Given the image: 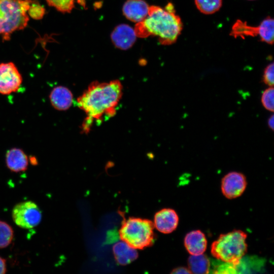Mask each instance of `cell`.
I'll return each instance as SVG.
<instances>
[{"mask_svg":"<svg viewBox=\"0 0 274 274\" xmlns=\"http://www.w3.org/2000/svg\"><path fill=\"white\" fill-rule=\"evenodd\" d=\"M22 82V76L13 62L0 63V94L8 95L15 92Z\"/></svg>","mask_w":274,"mask_h":274,"instance_id":"ba28073f","label":"cell"},{"mask_svg":"<svg viewBox=\"0 0 274 274\" xmlns=\"http://www.w3.org/2000/svg\"><path fill=\"white\" fill-rule=\"evenodd\" d=\"M179 223L176 212L172 209H163L157 212L154 219V226L160 232L170 233L174 231Z\"/></svg>","mask_w":274,"mask_h":274,"instance_id":"8fae6325","label":"cell"},{"mask_svg":"<svg viewBox=\"0 0 274 274\" xmlns=\"http://www.w3.org/2000/svg\"><path fill=\"white\" fill-rule=\"evenodd\" d=\"M48 6L62 13H70L74 8L75 0H45Z\"/></svg>","mask_w":274,"mask_h":274,"instance_id":"ffe728a7","label":"cell"},{"mask_svg":"<svg viewBox=\"0 0 274 274\" xmlns=\"http://www.w3.org/2000/svg\"><path fill=\"white\" fill-rule=\"evenodd\" d=\"M182 29L181 19L176 14L171 3H168L164 8L157 6H149L147 17L136 23L134 28L138 37L156 36L159 43L163 45L175 43Z\"/></svg>","mask_w":274,"mask_h":274,"instance_id":"7a4b0ae2","label":"cell"},{"mask_svg":"<svg viewBox=\"0 0 274 274\" xmlns=\"http://www.w3.org/2000/svg\"><path fill=\"white\" fill-rule=\"evenodd\" d=\"M7 271L6 260L0 257V274H4Z\"/></svg>","mask_w":274,"mask_h":274,"instance_id":"d4e9b609","label":"cell"},{"mask_svg":"<svg viewBox=\"0 0 274 274\" xmlns=\"http://www.w3.org/2000/svg\"><path fill=\"white\" fill-rule=\"evenodd\" d=\"M45 14V9L36 0H30L27 14L31 18L40 20Z\"/></svg>","mask_w":274,"mask_h":274,"instance_id":"44dd1931","label":"cell"},{"mask_svg":"<svg viewBox=\"0 0 274 274\" xmlns=\"http://www.w3.org/2000/svg\"><path fill=\"white\" fill-rule=\"evenodd\" d=\"M30 0H0V37L10 40L17 30L24 29L29 21L27 11Z\"/></svg>","mask_w":274,"mask_h":274,"instance_id":"3957f363","label":"cell"},{"mask_svg":"<svg viewBox=\"0 0 274 274\" xmlns=\"http://www.w3.org/2000/svg\"><path fill=\"white\" fill-rule=\"evenodd\" d=\"M113 251L116 261L122 265L130 263L138 256L135 249L123 241L114 245Z\"/></svg>","mask_w":274,"mask_h":274,"instance_id":"2e32d148","label":"cell"},{"mask_svg":"<svg viewBox=\"0 0 274 274\" xmlns=\"http://www.w3.org/2000/svg\"><path fill=\"white\" fill-rule=\"evenodd\" d=\"M13 237L12 227L6 222L0 221V249L8 247L11 243Z\"/></svg>","mask_w":274,"mask_h":274,"instance_id":"d6986e66","label":"cell"},{"mask_svg":"<svg viewBox=\"0 0 274 274\" xmlns=\"http://www.w3.org/2000/svg\"><path fill=\"white\" fill-rule=\"evenodd\" d=\"M197 9L204 14H212L222 6V0H194Z\"/></svg>","mask_w":274,"mask_h":274,"instance_id":"ac0fdd59","label":"cell"},{"mask_svg":"<svg viewBox=\"0 0 274 274\" xmlns=\"http://www.w3.org/2000/svg\"><path fill=\"white\" fill-rule=\"evenodd\" d=\"M12 215L15 223L24 229H31L37 226L42 219L40 208L31 201L17 204L12 210Z\"/></svg>","mask_w":274,"mask_h":274,"instance_id":"52a82bcc","label":"cell"},{"mask_svg":"<svg viewBox=\"0 0 274 274\" xmlns=\"http://www.w3.org/2000/svg\"><path fill=\"white\" fill-rule=\"evenodd\" d=\"M173 273H191L189 268L185 267H179L173 269Z\"/></svg>","mask_w":274,"mask_h":274,"instance_id":"cb8c5ba5","label":"cell"},{"mask_svg":"<svg viewBox=\"0 0 274 274\" xmlns=\"http://www.w3.org/2000/svg\"><path fill=\"white\" fill-rule=\"evenodd\" d=\"M247 237L240 230L222 234L212 244L211 253L217 259L236 266L247 252Z\"/></svg>","mask_w":274,"mask_h":274,"instance_id":"277c9868","label":"cell"},{"mask_svg":"<svg viewBox=\"0 0 274 274\" xmlns=\"http://www.w3.org/2000/svg\"><path fill=\"white\" fill-rule=\"evenodd\" d=\"M122 95V86L119 80L92 83L77 100L87 116L83 130L87 131L94 121H101L115 115Z\"/></svg>","mask_w":274,"mask_h":274,"instance_id":"6da1fadb","label":"cell"},{"mask_svg":"<svg viewBox=\"0 0 274 274\" xmlns=\"http://www.w3.org/2000/svg\"><path fill=\"white\" fill-rule=\"evenodd\" d=\"M273 115H272L268 119L267 121V124L270 129H271L272 130H273V121H274V118H273Z\"/></svg>","mask_w":274,"mask_h":274,"instance_id":"484cf974","label":"cell"},{"mask_svg":"<svg viewBox=\"0 0 274 274\" xmlns=\"http://www.w3.org/2000/svg\"><path fill=\"white\" fill-rule=\"evenodd\" d=\"M52 106L58 111H65L72 106L73 96L71 91L64 86L54 87L49 95Z\"/></svg>","mask_w":274,"mask_h":274,"instance_id":"4fadbf2b","label":"cell"},{"mask_svg":"<svg viewBox=\"0 0 274 274\" xmlns=\"http://www.w3.org/2000/svg\"><path fill=\"white\" fill-rule=\"evenodd\" d=\"M154 224L148 219L130 217L119 230L120 238L135 249H143L154 242Z\"/></svg>","mask_w":274,"mask_h":274,"instance_id":"5b68a950","label":"cell"},{"mask_svg":"<svg viewBox=\"0 0 274 274\" xmlns=\"http://www.w3.org/2000/svg\"><path fill=\"white\" fill-rule=\"evenodd\" d=\"M149 8V6L144 0H127L123 5L122 11L127 19L138 23L147 17Z\"/></svg>","mask_w":274,"mask_h":274,"instance_id":"7c38bea8","label":"cell"},{"mask_svg":"<svg viewBox=\"0 0 274 274\" xmlns=\"http://www.w3.org/2000/svg\"><path fill=\"white\" fill-rule=\"evenodd\" d=\"M274 21L267 17L257 26L248 25L246 22L237 20L232 27L230 35L235 38L245 37H259L260 40L268 44L273 43Z\"/></svg>","mask_w":274,"mask_h":274,"instance_id":"8992f818","label":"cell"},{"mask_svg":"<svg viewBox=\"0 0 274 274\" xmlns=\"http://www.w3.org/2000/svg\"><path fill=\"white\" fill-rule=\"evenodd\" d=\"M273 63L268 64L265 68L262 76V82L269 87L273 86Z\"/></svg>","mask_w":274,"mask_h":274,"instance_id":"603a6c76","label":"cell"},{"mask_svg":"<svg viewBox=\"0 0 274 274\" xmlns=\"http://www.w3.org/2000/svg\"><path fill=\"white\" fill-rule=\"evenodd\" d=\"M184 245L188 252L192 255L203 254L207 247L204 234L199 230L188 233L184 238Z\"/></svg>","mask_w":274,"mask_h":274,"instance_id":"5bb4252c","label":"cell"},{"mask_svg":"<svg viewBox=\"0 0 274 274\" xmlns=\"http://www.w3.org/2000/svg\"><path fill=\"white\" fill-rule=\"evenodd\" d=\"M30 161L32 165L37 164V160L35 157H30Z\"/></svg>","mask_w":274,"mask_h":274,"instance_id":"4316f807","label":"cell"},{"mask_svg":"<svg viewBox=\"0 0 274 274\" xmlns=\"http://www.w3.org/2000/svg\"><path fill=\"white\" fill-rule=\"evenodd\" d=\"M188 268L191 273H208L209 272L210 262L203 254L192 255L188 260Z\"/></svg>","mask_w":274,"mask_h":274,"instance_id":"e0dca14e","label":"cell"},{"mask_svg":"<svg viewBox=\"0 0 274 274\" xmlns=\"http://www.w3.org/2000/svg\"><path fill=\"white\" fill-rule=\"evenodd\" d=\"M28 161L27 155L21 149L13 148L7 152L6 165L12 172L18 173L25 171L28 167Z\"/></svg>","mask_w":274,"mask_h":274,"instance_id":"9a60e30c","label":"cell"},{"mask_svg":"<svg viewBox=\"0 0 274 274\" xmlns=\"http://www.w3.org/2000/svg\"><path fill=\"white\" fill-rule=\"evenodd\" d=\"M274 90L273 87H269L262 93L261 101L263 107L267 111L273 112Z\"/></svg>","mask_w":274,"mask_h":274,"instance_id":"7402d4cb","label":"cell"},{"mask_svg":"<svg viewBox=\"0 0 274 274\" xmlns=\"http://www.w3.org/2000/svg\"><path fill=\"white\" fill-rule=\"evenodd\" d=\"M247 186L245 176L242 173L232 172L226 174L222 179L221 190L223 194L228 199L240 196Z\"/></svg>","mask_w":274,"mask_h":274,"instance_id":"9c48e42d","label":"cell"},{"mask_svg":"<svg viewBox=\"0 0 274 274\" xmlns=\"http://www.w3.org/2000/svg\"><path fill=\"white\" fill-rule=\"evenodd\" d=\"M134 29L127 24L117 26L111 33V40L116 47L123 50L131 48L136 39Z\"/></svg>","mask_w":274,"mask_h":274,"instance_id":"30bf717a","label":"cell"}]
</instances>
